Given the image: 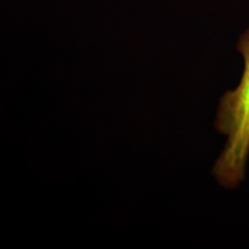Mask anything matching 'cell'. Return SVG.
Segmentation results:
<instances>
[{"instance_id":"6da1fadb","label":"cell","mask_w":249,"mask_h":249,"mask_svg":"<svg viewBox=\"0 0 249 249\" xmlns=\"http://www.w3.org/2000/svg\"><path fill=\"white\" fill-rule=\"evenodd\" d=\"M236 49L244 57V71L235 89L220 98L214 127L226 136V143L214 163L213 174L229 189L239 187L246 176L249 156V28L239 37Z\"/></svg>"}]
</instances>
